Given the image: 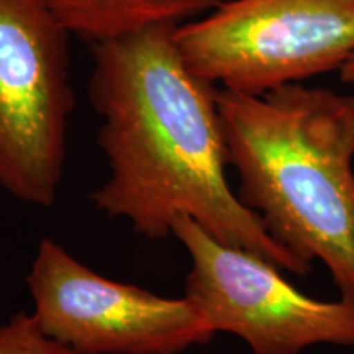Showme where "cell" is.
Returning a JSON list of instances; mask_svg holds the SVG:
<instances>
[{"mask_svg":"<svg viewBox=\"0 0 354 354\" xmlns=\"http://www.w3.org/2000/svg\"><path fill=\"white\" fill-rule=\"evenodd\" d=\"M174 30L156 25L94 44L88 95L109 176L92 203L151 241L190 216L218 241L305 276L312 264L279 245L230 187L218 88L189 68Z\"/></svg>","mask_w":354,"mask_h":354,"instance_id":"6da1fadb","label":"cell"},{"mask_svg":"<svg viewBox=\"0 0 354 354\" xmlns=\"http://www.w3.org/2000/svg\"><path fill=\"white\" fill-rule=\"evenodd\" d=\"M238 197L305 263L320 261L354 302V94L287 84L216 92Z\"/></svg>","mask_w":354,"mask_h":354,"instance_id":"7a4b0ae2","label":"cell"},{"mask_svg":"<svg viewBox=\"0 0 354 354\" xmlns=\"http://www.w3.org/2000/svg\"><path fill=\"white\" fill-rule=\"evenodd\" d=\"M197 76L230 91L264 94L342 69L354 56V0H223L176 25Z\"/></svg>","mask_w":354,"mask_h":354,"instance_id":"3957f363","label":"cell"},{"mask_svg":"<svg viewBox=\"0 0 354 354\" xmlns=\"http://www.w3.org/2000/svg\"><path fill=\"white\" fill-rule=\"evenodd\" d=\"M69 32L41 0H0V187L51 207L74 109Z\"/></svg>","mask_w":354,"mask_h":354,"instance_id":"277c9868","label":"cell"},{"mask_svg":"<svg viewBox=\"0 0 354 354\" xmlns=\"http://www.w3.org/2000/svg\"><path fill=\"white\" fill-rule=\"evenodd\" d=\"M172 236L187 251L185 297L214 333L243 339L253 354H300L317 344L354 346V302L308 297L277 266L221 243L190 216Z\"/></svg>","mask_w":354,"mask_h":354,"instance_id":"5b68a950","label":"cell"},{"mask_svg":"<svg viewBox=\"0 0 354 354\" xmlns=\"http://www.w3.org/2000/svg\"><path fill=\"white\" fill-rule=\"evenodd\" d=\"M26 286L41 328L87 354H180L215 336L185 295L112 281L50 238L39 243Z\"/></svg>","mask_w":354,"mask_h":354,"instance_id":"8992f818","label":"cell"},{"mask_svg":"<svg viewBox=\"0 0 354 354\" xmlns=\"http://www.w3.org/2000/svg\"><path fill=\"white\" fill-rule=\"evenodd\" d=\"M56 20L92 44L156 25L198 19L223 0H41Z\"/></svg>","mask_w":354,"mask_h":354,"instance_id":"52a82bcc","label":"cell"},{"mask_svg":"<svg viewBox=\"0 0 354 354\" xmlns=\"http://www.w3.org/2000/svg\"><path fill=\"white\" fill-rule=\"evenodd\" d=\"M0 354H87L57 342L41 328L33 313L20 312L0 323Z\"/></svg>","mask_w":354,"mask_h":354,"instance_id":"ba28073f","label":"cell"},{"mask_svg":"<svg viewBox=\"0 0 354 354\" xmlns=\"http://www.w3.org/2000/svg\"><path fill=\"white\" fill-rule=\"evenodd\" d=\"M339 76H342V81L346 84H353L354 86V56L348 61L346 64L339 69Z\"/></svg>","mask_w":354,"mask_h":354,"instance_id":"9c48e42d","label":"cell"}]
</instances>
